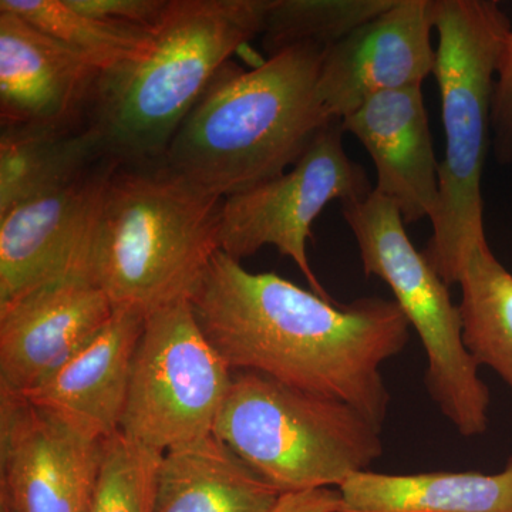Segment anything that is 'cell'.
<instances>
[{
    "mask_svg": "<svg viewBox=\"0 0 512 512\" xmlns=\"http://www.w3.org/2000/svg\"><path fill=\"white\" fill-rule=\"evenodd\" d=\"M190 303L232 370L348 403L383 430L390 392L382 367L412 336L396 302L325 299L274 272L252 274L218 251Z\"/></svg>",
    "mask_w": 512,
    "mask_h": 512,
    "instance_id": "cell-1",
    "label": "cell"
},
{
    "mask_svg": "<svg viewBox=\"0 0 512 512\" xmlns=\"http://www.w3.org/2000/svg\"><path fill=\"white\" fill-rule=\"evenodd\" d=\"M325 50L305 43L252 70L225 64L178 127L165 163L222 198L285 174L338 120L319 96Z\"/></svg>",
    "mask_w": 512,
    "mask_h": 512,
    "instance_id": "cell-2",
    "label": "cell"
},
{
    "mask_svg": "<svg viewBox=\"0 0 512 512\" xmlns=\"http://www.w3.org/2000/svg\"><path fill=\"white\" fill-rule=\"evenodd\" d=\"M224 198L165 160L117 164L87 241L83 274L114 309L190 301L220 251Z\"/></svg>",
    "mask_w": 512,
    "mask_h": 512,
    "instance_id": "cell-3",
    "label": "cell"
},
{
    "mask_svg": "<svg viewBox=\"0 0 512 512\" xmlns=\"http://www.w3.org/2000/svg\"><path fill=\"white\" fill-rule=\"evenodd\" d=\"M271 0H170L150 52L101 73L87 127L121 164L164 160L188 113L231 56L261 36Z\"/></svg>",
    "mask_w": 512,
    "mask_h": 512,
    "instance_id": "cell-4",
    "label": "cell"
},
{
    "mask_svg": "<svg viewBox=\"0 0 512 512\" xmlns=\"http://www.w3.org/2000/svg\"><path fill=\"white\" fill-rule=\"evenodd\" d=\"M446 151L426 251L448 286L460 284L474 248L487 241L481 178L490 147L495 79L511 20L495 0H433Z\"/></svg>",
    "mask_w": 512,
    "mask_h": 512,
    "instance_id": "cell-5",
    "label": "cell"
},
{
    "mask_svg": "<svg viewBox=\"0 0 512 512\" xmlns=\"http://www.w3.org/2000/svg\"><path fill=\"white\" fill-rule=\"evenodd\" d=\"M383 430L355 407L234 370L214 434L282 495L339 488L383 456Z\"/></svg>",
    "mask_w": 512,
    "mask_h": 512,
    "instance_id": "cell-6",
    "label": "cell"
},
{
    "mask_svg": "<svg viewBox=\"0 0 512 512\" xmlns=\"http://www.w3.org/2000/svg\"><path fill=\"white\" fill-rule=\"evenodd\" d=\"M342 210L363 272L389 285L394 302L419 335L431 400L461 436H481L490 424V389L464 345L460 309L448 285L410 241L396 204L375 188L363 200L345 202Z\"/></svg>",
    "mask_w": 512,
    "mask_h": 512,
    "instance_id": "cell-7",
    "label": "cell"
},
{
    "mask_svg": "<svg viewBox=\"0 0 512 512\" xmlns=\"http://www.w3.org/2000/svg\"><path fill=\"white\" fill-rule=\"evenodd\" d=\"M232 375L188 299L148 313L134 352L120 433L161 453L210 436Z\"/></svg>",
    "mask_w": 512,
    "mask_h": 512,
    "instance_id": "cell-8",
    "label": "cell"
},
{
    "mask_svg": "<svg viewBox=\"0 0 512 512\" xmlns=\"http://www.w3.org/2000/svg\"><path fill=\"white\" fill-rule=\"evenodd\" d=\"M343 133L342 121L333 120L291 171L224 198L220 251L241 262L271 245L292 259L311 291L332 299L309 264L312 225L330 202L363 200L373 191L365 168L346 154Z\"/></svg>",
    "mask_w": 512,
    "mask_h": 512,
    "instance_id": "cell-9",
    "label": "cell"
},
{
    "mask_svg": "<svg viewBox=\"0 0 512 512\" xmlns=\"http://www.w3.org/2000/svg\"><path fill=\"white\" fill-rule=\"evenodd\" d=\"M107 439L60 414L0 396V488L20 512H90Z\"/></svg>",
    "mask_w": 512,
    "mask_h": 512,
    "instance_id": "cell-10",
    "label": "cell"
},
{
    "mask_svg": "<svg viewBox=\"0 0 512 512\" xmlns=\"http://www.w3.org/2000/svg\"><path fill=\"white\" fill-rule=\"evenodd\" d=\"M117 164L104 158L0 214V308L64 276L83 274L94 217Z\"/></svg>",
    "mask_w": 512,
    "mask_h": 512,
    "instance_id": "cell-11",
    "label": "cell"
},
{
    "mask_svg": "<svg viewBox=\"0 0 512 512\" xmlns=\"http://www.w3.org/2000/svg\"><path fill=\"white\" fill-rule=\"evenodd\" d=\"M114 313L84 274L37 288L0 308V396L23 397L55 375Z\"/></svg>",
    "mask_w": 512,
    "mask_h": 512,
    "instance_id": "cell-12",
    "label": "cell"
},
{
    "mask_svg": "<svg viewBox=\"0 0 512 512\" xmlns=\"http://www.w3.org/2000/svg\"><path fill=\"white\" fill-rule=\"evenodd\" d=\"M433 0H394L389 9L326 47L319 96L342 120L376 94L421 87L436 67Z\"/></svg>",
    "mask_w": 512,
    "mask_h": 512,
    "instance_id": "cell-13",
    "label": "cell"
},
{
    "mask_svg": "<svg viewBox=\"0 0 512 512\" xmlns=\"http://www.w3.org/2000/svg\"><path fill=\"white\" fill-rule=\"evenodd\" d=\"M100 76L69 46L0 10V128L87 126Z\"/></svg>",
    "mask_w": 512,
    "mask_h": 512,
    "instance_id": "cell-14",
    "label": "cell"
},
{
    "mask_svg": "<svg viewBox=\"0 0 512 512\" xmlns=\"http://www.w3.org/2000/svg\"><path fill=\"white\" fill-rule=\"evenodd\" d=\"M340 121L366 148L376 167L375 191L396 204L404 224L433 220L440 163L421 87L376 94Z\"/></svg>",
    "mask_w": 512,
    "mask_h": 512,
    "instance_id": "cell-15",
    "label": "cell"
},
{
    "mask_svg": "<svg viewBox=\"0 0 512 512\" xmlns=\"http://www.w3.org/2000/svg\"><path fill=\"white\" fill-rule=\"evenodd\" d=\"M146 318L138 309H114L89 345L23 399L60 414L90 436L110 439L120 431Z\"/></svg>",
    "mask_w": 512,
    "mask_h": 512,
    "instance_id": "cell-16",
    "label": "cell"
},
{
    "mask_svg": "<svg viewBox=\"0 0 512 512\" xmlns=\"http://www.w3.org/2000/svg\"><path fill=\"white\" fill-rule=\"evenodd\" d=\"M281 497L212 433L165 451L154 512H274Z\"/></svg>",
    "mask_w": 512,
    "mask_h": 512,
    "instance_id": "cell-17",
    "label": "cell"
},
{
    "mask_svg": "<svg viewBox=\"0 0 512 512\" xmlns=\"http://www.w3.org/2000/svg\"><path fill=\"white\" fill-rule=\"evenodd\" d=\"M338 490L339 512H512V457L494 474L362 471Z\"/></svg>",
    "mask_w": 512,
    "mask_h": 512,
    "instance_id": "cell-18",
    "label": "cell"
},
{
    "mask_svg": "<svg viewBox=\"0 0 512 512\" xmlns=\"http://www.w3.org/2000/svg\"><path fill=\"white\" fill-rule=\"evenodd\" d=\"M107 157L92 128H0V214Z\"/></svg>",
    "mask_w": 512,
    "mask_h": 512,
    "instance_id": "cell-19",
    "label": "cell"
},
{
    "mask_svg": "<svg viewBox=\"0 0 512 512\" xmlns=\"http://www.w3.org/2000/svg\"><path fill=\"white\" fill-rule=\"evenodd\" d=\"M464 345L478 366H487L512 392V274L488 242L468 255L460 279Z\"/></svg>",
    "mask_w": 512,
    "mask_h": 512,
    "instance_id": "cell-20",
    "label": "cell"
},
{
    "mask_svg": "<svg viewBox=\"0 0 512 512\" xmlns=\"http://www.w3.org/2000/svg\"><path fill=\"white\" fill-rule=\"evenodd\" d=\"M0 10L28 20L101 73L137 62L154 43V29L86 15L70 8L66 0H0Z\"/></svg>",
    "mask_w": 512,
    "mask_h": 512,
    "instance_id": "cell-21",
    "label": "cell"
},
{
    "mask_svg": "<svg viewBox=\"0 0 512 512\" xmlns=\"http://www.w3.org/2000/svg\"><path fill=\"white\" fill-rule=\"evenodd\" d=\"M394 0H271L262 29L268 57L292 46L329 47L375 19Z\"/></svg>",
    "mask_w": 512,
    "mask_h": 512,
    "instance_id": "cell-22",
    "label": "cell"
},
{
    "mask_svg": "<svg viewBox=\"0 0 512 512\" xmlns=\"http://www.w3.org/2000/svg\"><path fill=\"white\" fill-rule=\"evenodd\" d=\"M163 454L126 439L120 431L107 439L90 512H154Z\"/></svg>",
    "mask_w": 512,
    "mask_h": 512,
    "instance_id": "cell-23",
    "label": "cell"
},
{
    "mask_svg": "<svg viewBox=\"0 0 512 512\" xmlns=\"http://www.w3.org/2000/svg\"><path fill=\"white\" fill-rule=\"evenodd\" d=\"M494 157L498 164L512 165V30L505 37L495 79L491 113Z\"/></svg>",
    "mask_w": 512,
    "mask_h": 512,
    "instance_id": "cell-24",
    "label": "cell"
},
{
    "mask_svg": "<svg viewBox=\"0 0 512 512\" xmlns=\"http://www.w3.org/2000/svg\"><path fill=\"white\" fill-rule=\"evenodd\" d=\"M170 0H66L74 10L96 18L154 29Z\"/></svg>",
    "mask_w": 512,
    "mask_h": 512,
    "instance_id": "cell-25",
    "label": "cell"
},
{
    "mask_svg": "<svg viewBox=\"0 0 512 512\" xmlns=\"http://www.w3.org/2000/svg\"><path fill=\"white\" fill-rule=\"evenodd\" d=\"M338 488H319L302 493L284 494L274 512H339Z\"/></svg>",
    "mask_w": 512,
    "mask_h": 512,
    "instance_id": "cell-26",
    "label": "cell"
},
{
    "mask_svg": "<svg viewBox=\"0 0 512 512\" xmlns=\"http://www.w3.org/2000/svg\"><path fill=\"white\" fill-rule=\"evenodd\" d=\"M0 512H20L10 495L0 488Z\"/></svg>",
    "mask_w": 512,
    "mask_h": 512,
    "instance_id": "cell-27",
    "label": "cell"
}]
</instances>
